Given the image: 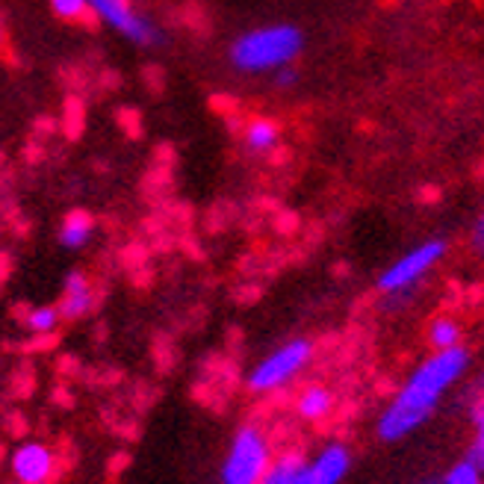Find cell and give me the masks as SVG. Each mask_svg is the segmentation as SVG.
Returning a JSON list of instances; mask_svg holds the SVG:
<instances>
[{"label": "cell", "instance_id": "cell-1", "mask_svg": "<svg viewBox=\"0 0 484 484\" xmlns=\"http://www.w3.org/2000/svg\"><path fill=\"white\" fill-rule=\"evenodd\" d=\"M470 364L472 357L466 346L431 351V355L404 378V384L396 390L393 399L387 402V408L375 422V434L381 437L384 443H399V440L411 437L413 431H419L437 413L446 393L470 373Z\"/></svg>", "mask_w": 484, "mask_h": 484}, {"label": "cell", "instance_id": "cell-2", "mask_svg": "<svg viewBox=\"0 0 484 484\" xmlns=\"http://www.w3.org/2000/svg\"><path fill=\"white\" fill-rule=\"evenodd\" d=\"M302 50L304 30L293 21H275L242 30L227 45V63L236 74H272L293 65Z\"/></svg>", "mask_w": 484, "mask_h": 484}, {"label": "cell", "instance_id": "cell-3", "mask_svg": "<svg viewBox=\"0 0 484 484\" xmlns=\"http://www.w3.org/2000/svg\"><path fill=\"white\" fill-rule=\"evenodd\" d=\"M316 355L313 340L307 337H293L287 342H280L278 349H272L269 355H263L257 364L249 369L245 375V387L254 396H266L275 393L280 387L293 384L298 375L311 366V360Z\"/></svg>", "mask_w": 484, "mask_h": 484}, {"label": "cell", "instance_id": "cell-4", "mask_svg": "<svg viewBox=\"0 0 484 484\" xmlns=\"http://www.w3.org/2000/svg\"><path fill=\"white\" fill-rule=\"evenodd\" d=\"M272 464L269 437L260 426L245 422L234 431L225 457L219 464V484H257Z\"/></svg>", "mask_w": 484, "mask_h": 484}, {"label": "cell", "instance_id": "cell-5", "mask_svg": "<svg viewBox=\"0 0 484 484\" xmlns=\"http://www.w3.org/2000/svg\"><path fill=\"white\" fill-rule=\"evenodd\" d=\"M89 12L119 36H125L136 48H163L169 36L160 27V21L148 12H139L134 0H86Z\"/></svg>", "mask_w": 484, "mask_h": 484}, {"label": "cell", "instance_id": "cell-6", "mask_svg": "<svg viewBox=\"0 0 484 484\" xmlns=\"http://www.w3.org/2000/svg\"><path fill=\"white\" fill-rule=\"evenodd\" d=\"M449 242L446 240H426L419 245H413L411 251H404L399 260H393L381 275H378V293L387 296H408L413 293V287L446 257Z\"/></svg>", "mask_w": 484, "mask_h": 484}, {"label": "cell", "instance_id": "cell-7", "mask_svg": "<svg viewBox=\"0 0 484 484\" xmlns=\"http://www.w3.org/2000/svg\"><path fill=\"white\" fill-rule=\"evenodd\" d=\"M54 470H57V455L42 440H24L10 455L12 481L19 484H48L54 479Z\"/></svg>", "mask_w": 484, "mask_h": 484}, {"label": "cell", "instance_id": "cell-8", "mask_svg": "<svg viewBox=\"0 0 484 484\" xmlns=\"http://www.w3.org/2000/svg\"><path fill=\"white\" fill-rule=\"evenodd\" d=\"M351 449L340 440L325 443L313 457L304 464V484H342L351 472Z\"/></svg>", "mask_w": 484, "mask_h": 484}, {"label": "cell", "instance_id": "cell-9", "mask_svg": "<svg viewBox=\"0 0 484 484\" xmlns=\"http://www.w3.org/2000/svg\"><path fill=\"white\" fill-rule=\"evenodd\" d=\"M95 304H98V293H95L92 278L83 269H72L63 280V296H59V316L63 322H81L86 319Z\"/></svg>", "mask_w": 484, "mask_h": 484}, {"label": "cell", "instance_id": "cell-10", "mask_svg": "<svg viewBox=\"0 0 484 484\" xmlns=\"http://www.w3.org/2000/svg\"><path fill=\"white\" fill-rule=\"evenodd\" d=\"M95 227L98 225H95V219L86 213V210H72V213L63 219V225H59L57 240L65 251H81L92 242Z\"/></svg>", "mask_w": 484, "mask_h": 484}, {"label": "cell", "instance_id": "cell-11", "mask_svg": "<svg viewBox=\"0 0 484 484\" xmlns=\"http://www.w3.org/2000/svg\"><path fill=\"white\" fill-rule=\"evenodd\" d=\"M278 142H280V125L275 119L257 116V119H251L242 130V145L249 154L263 157V154L275 151Z\"/></svg>", "mask_w": 484, "mask_h": 484}, {"label": "cell", "instance_id": "cell-12", "mask_svg": "<svg viewBox=\"0 0 484 484\" xmlns=\"http://www.w3.org/2000/svg\"><path fill=\"white\" fill-rule=\"evenodd\" d=\"M334 411V393L325 384H311L298 393L296 399V413L307 422H319Z\"/></svg>", "mask_w": 484, "mask_h": 484}, {"label": "cell", "instance_id": "cell-13", "mask_svg": "<svg viewBox=\"0 0 484 484\" xmlns=\"http://www.w3.org/2000/svg\"><path fill=\"white\" fill-rule=\"evenodd\" d=\"M304 464L307 457L298 452L272 457L269 470L263 472V479L257 484H304Z\"/></svg>", "mask_w": 484, "mask_h": 484}, {"label": "cell", "instance_id": "cell-14", "mask_svg": "<svg viewBox=\"0 0 484 484\" xmlns=\"http://www.w3.org/2000/svg\"><path fill=\"white\" fill-rule=\"evenodd\" d=\"M59 322H63V316H59L57 304H36V307H30L27 316H24V325H27V331L39 334V337H45V334H54L59 328Z\"/></svg>", "mask_w": 484, "mask_h": 484}, {"label": "cell", "instance_id": "cell-15", "mask_svg": "<svg viewBox=\"0 0 484 484\" xmlns=\"http://www.w3.org/2000/svg\"><path fill=\"white\" fill-rule=\"evenodd\" d=\"M428 342L431 349L440 351V349H452V346H461V325H457L452 316H437L428 328Z\"/></svg>", "mask_w": 484, "mask_h": 484}, {"label": "cell", "instance_id": "cell-16", "mask_svg": "<svg viewBox=\"0 0 484 484\" xmlns=\"http://www.w3.org/2000/svg\"><path fill=\"white\" fill-rule=\"evenodd\" d=\"M470 417H472V443H470L466 457L484 472V396H475L472 399Z\"/></svg>", "mask_w": 484, "mask_h": 484}, {"label": "cell", "instance_id": "cell-17", "mask_svg": "<svg viewBox=\"0 0 484 484\" xmlns=\"http://www.w3.org/2000/svg\"><path fill=\"white\" fill-rule=\"evenodd\" d=\"M440 484H484V472L475 466L470 457H461L443 472Z\"/></svg>", "mask_w": 484, "mask_h": 484}, {"label": "cell", "instance_id": "cell-18", "mask_svg": "<svg viewBox=\"0 0 484 484\" xmlns=\"http://www.w3.org/2000/svg\"><path fill=\"white\" fill-rule=\"evenodd\" d=\"M50 4V12L63 21H86L89 15V4L86 0H48Z\"/></svg>", "mask_w": 484, "mask_h": 484}, {"label": "cell", "instance_id": "cell-19", "mask_svg": "<svg viewBox=\"0 0 484 484\" xmlns=\"http://www.w3.org/2000/svg\"><path fill=\"white\" fill-rule=\"evenodd\" d=\"M272 86H275L278 92H289V89H296V86H298V72H296L293 65L278 68V72H272Z\"/></svg>", "mask_w": 484, "mask_h": 484}, {"label": "cell", "instance_id": "cell-20", "mask_svg": "<svg viewBox=\"0 0 484 484\" xmlns=\"http://www.w3.org/2000/svg\"><path fill=\"white\" fill-rule=\"evenodd\" d=\"M470 245H472V251L479 254V257L484 260V207L479 210V216H475V222H472V231H470Z\"/></svg>", "mask_w": 484, "mask_h": 484}, {"label": "cell", "instance_id": "cell-21", "mask_svg": "<svg viewBox=\"0 0 484 484\" xmlns=\"http://www.w3.org/2000/svg\"><path fill=\"white\" fill-rule=\"evenodd\" d=\"M470 393H472V399H475V396H484V369L479 373V378H475V381H472Z\"/></svg>", "mask_w": 484, "mask_h": 484}, {"label": "cell", "instance_id": "cell-22", "mask_svg": "<svg viewBox=\"0 0 484 484\" xmlns=\"http://www.w3.org/2000/svg\"><path fill=\"white\" fill-rule=\"evenodd\" d=\"M417 484H440V479H422V481H417Z\"/></svg>", "mask_w": 484, "mask_h": 484}, {"label": "cell", "instance_id": "cell-23", "mask_svg": "<svg viewBox=\"0 0 484 484\" xmlns=\"http://www.w3.org/2000/svg\"><path fill=\"white\" fill-rule=\"evenodd\" d=\"M4 484H19V481H4Z\"/></svg>", "mask_w": 484, "mask_h": 484}]
</instances>
